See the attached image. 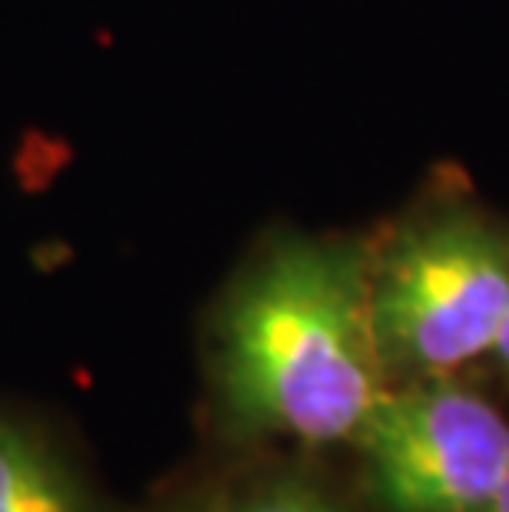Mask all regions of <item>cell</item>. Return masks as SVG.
<instances>
[{
    "instance_id": "1",
    "label": "cell",
    "mask_w": 509,
    "mask_h": 512,
    "mask_svg": "<svg viewBox=\"0 0 509 512\" xmlns=\"http://www.w3.org/2000/svg\"><path fill=\"white\" fill-rule=\"evenodd\" d=\"M209 427L235 450L351 446L387 384L367 308V242L268 235L202 331Z\"/></svg>"
},
{
    "instance_id": "2",
    "label": "cell",
    "mask_w": 509,
    "mask_h": 512,
    "mask_svg": "<svg viewBox=\"0 0 509 512\" xmlns=\"http://www.w3.org/2000/svg\"><path fill=\"white\" fill-rule=\"evenodd\" d=\"M367 308L387 384L463 374L509 314V228L447 195L367 242Z\"/></svg>"
},
{
    "instance_id": "3",
    "label": "cell",
    "mask_w": 509,
    "mask_h": 512,
    "mask_svg": "<svg viewBox=\"0 0 509 512\" xmlns=\"http://www.w3.org/2000/svg\"><path fill=\"white\" fill-rule=\"evenodd\" d=\"M377 512H483L509 470V420L463 374L391 384L354 437Z\"/></svg>"
},
{
    "instance_id": "4",
    "label": "cell",
    "mask_w": 509,
    "mask_h": 512,
    "mask_svg": "<svg viewBox=\"0 0 509 512\" xmlns=\"http://www.w3.org/2000/svg\"><path fill=\"white\" fill-rule=\"evenodd\" d=\"M0 512H106L77 463L34 420L0 407Z\"/></svg>"
},
{
    "instance_id": "5",
    "label": "cell",
    "mask_w": 509,
    "mask_h": 512,
    "mask_svg": "<svg viewBox=\"0 0 509 512\" xmlns=\"http://www.w3.org/2000/svg\"><path fill=\"white\" fill-rule=\"evenodd\" d=\"M149 512H357L298 463H255L245 470L172 489Z\"/></svg>"
},
{
    "instance_id": "6",
    "label": "cell",
    "mask_w": 509,
    "mask_h": 512,
    "mask_svg": "<svg viewBox=\"0 0 509 512\" xmlns=\"http://www.w3.org/2000/svg\"><path fill=\"white\" fill-rule=\"evenodd\" d=\"M490 361H493L496 367H500V374H503L506 387H509V314H506V321H503L500 337H496V347H493Z\"/></svg>"
},
{
    "instance_id": "7",
    "label": "cell",
    "mask_w": 509,
    "mask_h": 512,
    "mask_svg": "<svg viewBox=\"0 0 509 512\" xmlns=\"http://www.w3.org/2000/svg\"><path fill=\"white\" fill-rule=\"evenodd\" d=\"M483 512H509V470H506V476H503L500 489H496V496L490 499V503H486Z\"/></svg>"
}]
</instances>
